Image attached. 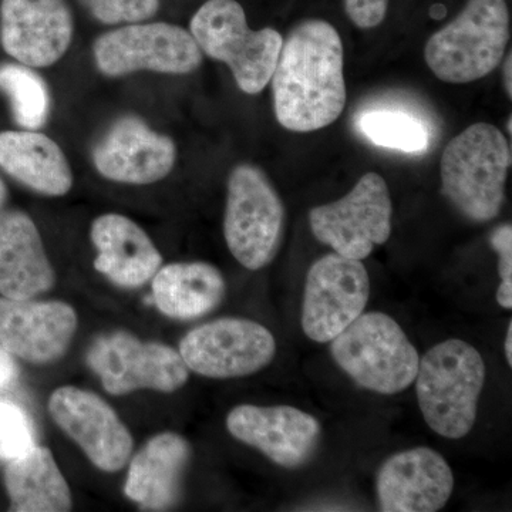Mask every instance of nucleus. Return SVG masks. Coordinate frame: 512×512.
<instances>
[{
  "mask_svg": "<svg viewBox=\"0 0 512 512\" xmlns=\"http://www.w3.org/2000/svg\"><path fill=\"white\" fill-rule=\"evenodd\" d=\"M49 413L99 470L116 473L130 460L133 436L97 394L74 386L59 387L50 396Z\"/></svg>",
  "mask_w": 512,
  "mask_h": 512,
  "instance_id": "obj_13",
  "label": "nucleus"
},
{
  "mask_svg": "<svg viewBox=\"0 0 512 512\" xmlns=\"http://www.w3.org/2000/svg\"><path fill=\"white\" fill-rule=\"evenodd\" d=\"M393 205L382 175L366 173L345 197L309 212L312 234L336 254L362 259L392 234Z\"/></svg>",
  "mask_w": 512,
  "mask_h": 512,
  "instance_id": "obj_10",
  "label": "nucleus"
},
{
  "mask_svg": "<svg viewBox=\"0 0 512 512\" xmlns=\"http://www.w3.org/2000/svg\"><path fill=\"white\" fill-rule=\"evenodd\" d=\"M35 447L28 414L16 404L0 402V458L15 460Z\"/></svg>",
  "mask_w": 512,
  "mask_h": 512,
  "instance_id": "obj_27",
  "label": "nucleus"
},
{
  "mask_svg": "<svg viewBox=\"0 0 512 512\" xmlns=\"http://www.w3.org/2000/svg\"><path fill=\"white\" fill-rule=\"evenodd\" d=\"M180 355L198 375L237 379L268 366L276 355V340L254 320L222 318L188 332L181 339Z\"/></svg>",
  "mask_w": 512,
  "mask_h": 512,
  "instance_id": "obj_11",
  "label": "nucleus"
},
{
  "mask_svg": "<svg viewBox=\"0 0 512 512\" xmlns=\"http://www.w3.org/2000/svg\"><path fill=\"white\" fill-rule=\"evenodd\" d=\"M227 429L234 439L288 470L311 460L322 434L316 417L292 406L241 404L229 412Z\"/></svg>",
  "mask_w": 512,
  "mask_h": 512,
  "instance_id": "obj_16",
  "label": "nucleus"
},
{
  "mask_svg": "<svg viewBox=\"0 0 512 512\" xmlns=\"http://www.w3.org/2000/svg\"><path fill=\"white\" fill-rule=\"evenodd\" d=\"M511 161L510 143L497 127L473 124L444 148L443 194L468 220H494L503 208Z\"/></svg>",
  "mask_w": 512,
  "mask_h": 512,
  "instance_id": "obj_2",
  "label": "nucleus"
},
{
  "mask_svg": "<svg viewBox=\"0 0 512 512\" xmlns=\"http://www.w3.org/2000/svg\"><path fill=\"white\" fill-rule=\"evenodd\" d=\"M278 123L293 133H312L339 119L348 100L345 49L338 30L306 19L289 32L272 74Z\"/></svg>",
  "mask_w": 512,
  "mask_h": 512,
  "instance_id": "obj_1",
  "label": "nucleus"
},
{
  "mask_svg": "<svg viewBox=\"0 0 512 512\" xmlns=\"http://www.w3.org/2000/svg\"><path fill=\"white\" fill-rule=\"evenodd\" d=\"M0 92L12 106L13 119L23 130H39L50 116L49 87L33 67L22 63L0 64Z\"/></svg>",
  "mask_w": 512,
  "mask_h": 512,
  "instance_id": "obj_25",
  "label": "nucleus"
},
{
  "mask_svg": "<svg viewBox=\"0 0 512 512\" xmlns=\"http://www.w3.org/2000/svg\"><path fill=\"white\" fill-rule=\"evenodd\" d=\"M370 278L359 259L329 254L306 275L302 329L316 343H328L365 312Z\"/></svg>",
  "mask_w": 512,
  "mask_h": 512,
  "instance_id": "obj_12",
  "label": "nucleus"
},
{
  "mask_svg": "<svg viewBox=\"0 0 512 512\" xmlns=\"http://www.w3.org/2000/svg\"><path fill=\"white\" fill-rule=\"evenodd\" d=\"M0 168L46 197H63L73 187L72 167L62 147L37 130L0 133Z\"/></svg>",
  "mask_w": 512,
  "mask_h": 512,
  "instance_id": "obj_22",
  "label": "nucleus"
},
{
  "mask_svg": "<svg viewBox=\"0 0 512 512\" xmlns=\"http://www.w3.org/2000/svg\"><path fill=\"white\" fill-rule=\"evenodd\" d=\"M417 402L427 426L446 439L466 437L476 424L485 384L483 356L461 339H448L420 357Z\"/></svg>",
  "mask_w": 512,
  "mask_h": 512,
  "instance_id": "obj_3",
  "label": "nucleus"
},
{
  "mask_svg": "<svg viewBox=\"0 0 512 512\" xmlns=\"http://www.w3.org/2000/svg\"><path fill=\"white\" fill-rule=\"evenodd\" d=\"M55 284V269L32 218L23 211H0V295L32 299Z\"/></svg>",
  "mask_w": 512,
  "mask_h": 512,
  "instance_id": "obj_20",
  "label": "nucleus"
},
{
  "mask_svg": "<svg viewBox=\"0 0 512 512\" xmlns=\"http://www.w3.org/2000/svg\"><path fill=\"white\" fill-rule=\"evenodd\" d=\"M376 487L384 512H436L450 500L454 476L436 450L417 447L387 458Z\"/></svg>",
  "mask_w": 512,
  "mask_h": 512,
  "instance_id": "obj_18",
  "label": "nucleus"
},
{
  "mask_svg": "<svg viewBox=\"0 0 512 512\" xmlns=\"http://www.w3.org/2000/svg\"><path fill=\"white\" fill-rule=\"evenodd\" d=\"M90 238L97 251L94 268L120 288L146 285L163 265L153 239L126 215H100L92 222Z\"/></svg>",
  "mask_w": 512,
  "mask_h": 512,
  "instance_id": "obj_19",
  "label": "nucleus"
},
{
  "mask_svg": "<svg viewBox=\"0 0 512 512\" xmlns=\"http://www.w3.org/2000/svg\"><path fill=\"white\" fill-rule=\"evenodd\" d=\"M97 173L113 183L148 185L164 180L177 163L171 137L153 130L137 116L111 124L92 151Z\"/></svg>",
  "mask_w": 512,
  "mask_h": 512,
  "instance_id": "obj_15",
  "label": "nucleus"
},
{
  "mask_svg": "<svg viewBox=\"0 0 512 512\" xmlns=\"http://www.w3.org/2000/svg\"><path fill=\"white\" fill-rule=\"evenodd\" d=\"M94 63L110 79L137 72L184 76L202 64V52L190 30L171 23H130L97 37Z\"/></svg>",
  "mask_w": 512,
  "mask_h": 512,
  "instance_id": "obj_8",
  "label": "nucleus"
},
{
  "mask_svg": "<svg viewBox=\"0 0 512 512\" xmlns=\"http://www.w3.org/2000/svg\"><path fill=\"white\" fill-rule=\"evenodd\" d=\"M511 116H510V119H508V133H510V136H511V133H512V128H511Z\"/></svg>",
  "mask_w": 512,
  "mask_h": 512,
  "instance_id": "obj_35",
  "label": "nucleus"
},
{
  "mask_svg": "<svg viewBox=\"0 0 512 512\" xmlns=\"http://www.w3.org/2000/svg\"><path fill=\"white\" fill-rule=\"evenodd\" d=\"M10 511L66 512L72 510L69 484L57 467L52 451L33 447L29 453L9 461L5 473Z\"/></svg>",
  "mask_w": 512,
  "mask_h": 512,
  "instance_id": "obj_24",
  "label": "nucleus"
},
{
  "mask_svg": "<svg viewBox=\"0 0 512 512\" xmlns=\"http://www.w3.org/2000/svg\"><path fill=\"white\" fill-rule=\"evenodd\" d=\"M224 295V276L207 262L161 266L153 278V301L171 319L202 318L220 306Z\"/></svg>",
  "mask_w": 512,
  "mask_h": 512,
  "instance_id": "obj_23",
  "label": "nucleus"
},
{
  "mask_svg": "<svg viewBox=\"0 0 512 512\" xmlns=\"http://www.w3.org/2000/svg\"><path fill=\"white\" fill-rule=\"evenodd\" d=\"M505 359L508 366H512V322L508 325L507 336H505Z\"/></svg>",
  "mask_w": 512,
  "mask_h": 512,
  "instance_id": "obj_33",
  "label": "nucleus"
},
{
  "mask_svg": "<svg viewBox=\"0 0 512 512\" xmlns=\"http://www.w3.org/2000/svg\"><path fill=\"white\" fill-rule=\"evenodd\" d=\"M6 195H8V190H6V185L3 183L2 178H0V208H2L3 202L6 200Z\"/></svg>",
  "mask_w": 512,
  "mask_h": 512,
  "instance_id": "obj_34",
  "label": "nucleus"
},
{
  "mask_svg": "<svg viewBox=\"0 0 512 512\" xmlns=\"http://www.w3.org/2000/svg\"><path fill=\"white\" fill-rule=\"evenodd\" d=\"M285 208L268 175L254 164H238L228 178L224 237L232 256L249 271L274 261L281 247Z\"/></svg>",
  "mask_w": 512,
  "mask_h": 512,
  "instance_id": "obj_7",
  "label": "nucleus"
},
{
  "mask_svg": "<svg viewBox=\"0 0 512 512\" xmlns=\"http://www.w3.org/2000/svg\"><path fill=\"white\" fill-rule=\"evenodd\" d=\"M79 3L103 25L146 22L160 9V0H79Z\"/></svg>",
  "mask_w": 512,
  "mask_h": 512,
  "instance_id": "obj_28",
  "label": "nucleus"
},
{
  "mask_svg": "<svg viewBox=\"0 0 512 512\" xmlns=\"http://www.w3.org/2000/svg\"><path fill=\"white\" fill-rule=\"evenodd\" d=\"M504 60V89L505 93H507L508 99H512V57L511 53H508L507 57Z\"/></svg>",
  "mask_w": 512,
  "mask_h": 512,
  "instance_id": "obj_32",
  "label": "nucleus"
},
{
  "mask_svg": "<svg viewBox=\"0 0 512 512\" xmlns=\"http://www.w3.org/2000/svg\"><path fill=\"white\" fill-rule=\"evenodd\" d=\"M490 244L498 254V274L501 284L498 286L497 302L501 308L511 311L512 308V227L503 224L494 229Z\"/></svg>",
  "mask_w": 512,
  "mask_h": 512,
  "instance_id": "obj_29",
  "label": "nucleus"
},
{
  "mask_svg": "<svg viewBox=\"0 0 512 512\" xmlns=\"http://www.w3.org/2000/svg\"><path fill=\"white\" fill-rule=\"evenodd\" d=\"M357 130L375 146L423 154L430 147V133L423 121L396 110H369L357 117Z\"/></svg>",
  "mask_w": 512,
  "mask_h": 512,
  "instance_id": "obj_26",
  "label": "nucleus"
},
{
  "mask_svg": "<svg viewBox=\"0 0 512 512\" xmlns=\"http://www.w3.org/2000/svg\"><path fill=\"white\" fill-rule=\"evenodd\" d=\"M508 42L507 0H468L456 19L427 40L424 59L441 82L473 83L503 62Z\"/></svg>",
  "mask_w": 512,
  "mask_h": 512,
  "instance_id": "obj_4",
  "label": "nucleus"
},
{
  "mask_svg": "<svg viewBox=\"0 0 512 512\" xmlns=\"http://www.w3.org/2000/svg\"><path fill=\"white\" fill-rule=\"evenodd\" d=\"M67 0H2L0 45L16 62L45 69L62 60L73 42Z\"/></svg>",
  "mask_w": 512,
  "mask_h": 512,
  "instance_id": "obj_14",
  "label": "nucleus"
},
{
  "mask_svg": "<svg viewBox=\"0 0 512 512\" xmlns=\"http://www.w3.org/2000/svg\"><path fill=\"white\" fill-rule=\"evenodd\" d=\"M190 32L202 53L227 64L241 92H264L284 43L278 30L249 28L237 0H208L192 16Z\"/></svg>",
  "mask_w": 512,
  "mask_h": 512,
  "instance_id": "obj_5",
  "label": "nucleus"
},
{
  "mask_svg": "<svg viewBox=\"0 0 512 512\" xmlns=\"http://www.w3.org/2000/svg\"><path fill=\"white\" fill-rule=\"evenodd\" d=\"M76 330L77 315L67 303L0 298V343L26 362L45 365L60 359Z\"/></svg>",
  "mask_w": 512,
  "mask_h": 512,
  "instance_id": "obj_17",
  "label": "nucleus"
},
{
  "mask_svg": "<svg viewBox=\"0 0 512 512\" xmlns=\"http://www.w3.org/2000/svg\"><path fill=\"white\" fill-rule=\"evenodd\" d=\"M86 360L103 389L113 396L144 389L174 393L190 377L180 352L121 330L94 339Z\"/></svg>",
  "mask_w": 512,
  "mask_h": 512,
  "instance_id": "obj_9",
  "label": "nucleus"
},
{
  "mask_svg": "<svg viewBox=\"0 0 512 512\" xmlns=\"http://www.w3.org/2000/svg\"><path fill=\"white\" fill-rule=\"evenodd\" d=\"M330 342V353L340 369L370 392L392 396L416 380L419 352L402 326L386 313H362Z\"/></svg>",
  "mask_w": 512,
  "mask_h": 512,
  "instance_id": "obj_6",
  "label": "nucleus"
},
{
  "mask_svg": "<svg viewBox=\"0 0 512 512\" xmlns=\"http://www.w3.org/2000/svg\"><path fill=\"white\" fill-rule=\"evenodd\" d=\"M19 377V367L12 353L0 343V390L9 389Z\"/></svg>",
  "mask_w": 512,
  "mask_h": 512,
  "instance_id": "obj_31",
  "label": "nucleus"
},
{
  "mask_svg": "<svg viewBox=\"0 0 512 512\" xmlns=\"http://www.w3.org/2000/svg\"><path fill=\"white\" fill-rule=\"evenodd\" d=\"M345 12L359 29H373L386 19L389 0H343Z\"/></svg>",
  "mask_w": 512,
  "mask_h": 512,
  "instance_id": "obj_30",
  "label": "nucleus"
},
{
  "mask_svg": "<svg viewBox=\"0 0 512 512\" xmlns=\"http://www.w3.org/2000/svg\"><path fill=\"white\" fill-rule=\"evenodd\" d=\"M190 458L191 446L183 436L157 434L131 460L124 494L141 510H168L180 498Z\"/></svg>",
  "mask_w": 512,
  "mask_h": 512,
  "instance_id": "obj_21",
  "label": "nucleus"
}]
</instances>
